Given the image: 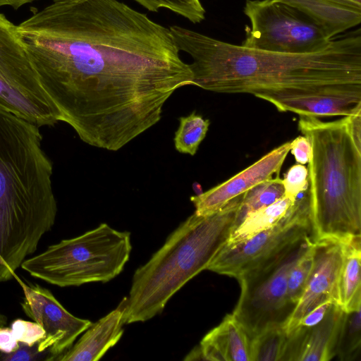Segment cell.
<instances>
[{
  "label": "cell",
  "mask_w": 361,
  "mask_h": 361,
  "mask_svg": "<svg viewBox=\"0 0 361 361\" xmlns=\"http://www.w3.org/2000/svg\"><path fill=\"white\" fill-rule=\"evenodd\" d=\"M314 244V242H313ZM313 244L292 267L288 277L287 299L296 307L301 297L313 263Z\"/></svg>",
  "instance_id": "484cf974"
},
{
  "label": "cell",
  "mask_w": 361,
  "mask_h": 361,
  "mask_svg": "<svg viewBox=\"0 0 361 361\" xmlns=\"http://www.w3.org/2000/svg\"><path fill=\"white\" fill-rule=\"evenodd\" d=\"M313 242L311 235L300 238L236 279L240 295L232 314L250 339L285 327L295 308L287 299L288 274Z\"/></svg>",
  "instance_id": "52a82bcc"
},
{
  "label": "cell",
  "mask_w": 361,
  "mask_h": 361,
  "mask_svg": "<svg viewBox=\"0 0 361 361\" xmlns=\"http://www.w3.org/2000/svg\"><path fill=\"white\" fill-rule=\"evenodd\" d=\"M132 250L130 233L103 223L77 237L62 240L21 264L32 277L59 287L108 282L117 276Z\"/></svg>",
  "instance_id": "8992f818"
},
{
  "label": "cell",
  "mask_w": 361,
  "mask_h": 361,
  "mask_svg": "<svg viewBox=\"0 0 361 361\" xmlns=\"http://www.w3.org/2000/svg\"><path fill=\"white\" fill-rule=\"evenodd\" d=\"M124 298L116 309L92 324L80 338L54 361H97L114 346L123 334L126 307Z\"/></svg>",
  "instance_id": "2e32d148"
},
{
  "label": "cell",
  "mask_w": 361,
  "mask_h": 361,
  "mask_svg": "<svg viewBox=\"0 0 361 361\" xmlns=\"http://www.w3.org/2000/svg\"><path fill=\"white\" fill-rule=\"evenodd\" d=\"M309 235H312V231L304 195L274 226L237 244L224 245L207 270L237 279L287 245Z\"/></svg>",
  "instance_id": "30bf717a"
},
{
  "label": "cell",
  "mask_w": 361,
  "mask_h": 361,
  "mask_svg": "<svg viewBox=\"0 0 361 361\" xmlns=\"http://www.w3.org/2000/svg\"><path fill=\"white\" fill-rule=\"evenodd\" d=\"M54 1H79L82 0H53Z\"/></svg>",
  "instance_id": "8d00e7d4"
},
{
  "label": "cell",
  "mask_w": 361,
  "mask_h": 361,
  "mask_svg": "<svg viewBox=\"0 0 361 361\" xmlns=\"http://www.w3.org/2000/svg\"><path fill=\"white\" fill-rule=\"evenodd\" d=\"M20 343L16 338L11 328L0 327V351L10 353L18 348Z\"/></svg>",
  "instance_id": "1f68e13d"
},
{
  "label": "cell",
  "mask_w": 361,
  "mask_h": 361,
  "mask_svg": "<svg viewBox=\"0 0 361 361\" xmlns=\"http://www.w3.org/2000/svg\"><path fill=\"white\" fill-rule=\"evenodd\" d=\"M333 302H334L326 301L318 305L304 316L297 326L311 327L317 325L325 317Z\"/></svg>",
  "instance_id": "4dcf8cb0"
},
{
  "label": "cell",
  "mask_w": 361,
  "mask_h": 361,
  "mask_svg": "<svg viewBox=\"0 0 361 361\" xmlns=\"http://www.w3.org/2000/svg\"><path fill=\"white\" fill-rule=\"evenodd\" d=\"M343 310L336 303L311 327L297 326L288 333L280 361H329L336 356Z\"/></svg>",
  "instance_id": "5bb4252c"
},
{
  "label": "cell",
  "mask_w": 361,
  "mask_h": 361,
  "mask_svg": "<svg viewBox=\"0 0 361 361\" xmlns=\"http://www.w3.org/2000/svg\"><path fill=\"white\" fill-rule=\"evenodd\" d=\"M0 109L39 127L60 121L43 88L18 25L0 13Z\"/></svg>",
  "instance_id": "ba28073f"
},
{
  "label": "cell",
  "mask_w": 361,
  "mask_h": 361,
  "mask_svg": "<svg viewBox=\"0 0 361 361\" xmlns=\"http://www.w3.org/2000/svg\"><path fill=\"white\" fill-rule=\"evenodd\" d=\"M7 318L4 314L0 313V327L4 326L6 324Z\"/></svg>",
  "instance_id": "d590c367"
},
{
  "label": "cell",
  "mask_w": 361,
  "mask_h": 361,
  "mask_svg": "<svg viewBox=\"0 0 361 361\" xmlns=\"http://www.w3.org/2000/svg\"><path fill=\"white\" fill-rule=\"evenodd\" d=\"M296 8L329 38L360 24L361 0H278Z\"/></svg>",
  "instance_id": "e0dca14e"
},
{
  "label": "cell",
  "mask_w": 361,
  "mask_h": 361,
  "mask_svg": "<svg viewBox=\"0 0 361 361\" xmlns=\"http://www.w3.org/2000/svg\"><path fill=\"white\" fill-rule=\"evenodd\" d=\"M13 333L19 343L33 346L41 341L45 334L43 328L36 322L21 319L13 321L11 325Z\"/></svg>",
  "instance_id": "83f0119b"
},
{
  "label": "cell",
  "mask_w": 361,
  "mask_h": 361,
  "mask_svg": "<svg viewBox=\"0 0 361 361\" xmlns=\"http://www.w3.org/2000/svg\"><path fill=\"white\" fill-rule=\"evenodd\" d=\"M342 257L341 241L334 239L314 241L312 267L304 291L284 327L287 333L318 305L326 301L336 303L337 283Z\"/></svg>",
  "instance_id": "7c38bea8"
},
{
  "label": "cell",
  "mask_w": 361,
  "mask_h": 361,
  "mask_svg": "<svg viewBox=\"0 0 361 361\" xmlns=\"http://www.w3.org/2000/svg\"><path fill=\"white\" fill-rule=\"evenodd\" d=\"M290 149V142H286L228 180L200 195L191 197L190 201L195 208L194 213L200 216L212 214L255 185L272 178L274 176H279Z\"/></svg>",
  "instance_id": "4fadbf2b"
},
{
  "label": "cell",
  "mask_w": 361,
  "mask_h": 361,
  "mask_svg": "<svg viewBox=\"0 0 361 361\" xmlns=\"http://www.w3.org/2000/svg\"><path fill=\"white\" fill-rule=\"evenodd\" d=\"M243 195L212 214H191L136 269L126 298L124 324L146 322L161 313L176 292L207 269L235 227Z\"/></svg>",
  "instance_id": "5b68a950"
},
{
  "label": "cell",
  "mask_w": 361,
  "mask_h": 361,
  "mask_svg": "<svg viewBox=\"0 0 361 361\" xmlns=\"http://www.w3.org/2000/svg\"><path fill=\"white\" fill-rule=\"evenodd\" d=\"M361 307L344 312L338 332L336 356L341 361H353L361 350Z\"/></svg>",
  "instance_id": "7402d4cb"
},
{
  "label": "cell",
  "mask_w": 361,
  "mask_h": 361,
  "mask_svg": "<svg viewBox=\"0 0 361 361\" xmlns=\"http://www.w3.org/2000/svg\"><path fill=\"white\" fill-rule=\"evenodd\" d=\"M281 112L300 116H348L361 111V98L350 96L319 95L283 101L275 106Z\"/></svg>",
  "instance_id": "d6986e66"
},
{
  "label": "cell",
  "mask_w": 361,
  "mask_h": 361,
  "mask_svg": "<svg viewBox=\"0 0 361 361\" xmlns=\"http://www.w3.org/2000/svg\"><path fill=\"white\" fill-rule=\"evenodd\" d=\"M350 133L357 147L361 148V111L346 116Z\"/></svg>",
  "instance_id": "d6a6232c"
},
{
  "label": "cell",
  "mask_w": 361,
  "mask_h": 361,
  "mask_svg": "<svg viewBox=\"0 0 361 361\" xmlns=\"http://www.w3.org/2000/svg\"><path fill=\"white\" fill-rule=\"evenodd\" d=\"M287 336L284 327H275L251 338L250 361H280Z\"/></svg>",
  "instance_id": "cb8c5ba5"
},
{
  "label": "cell",
  "mask_w": 361,
  "mask_h": 361,
  "mask_svg": "<svg viewBox=\"0 0 361 361\" xmlns=\"http://www.w3.org/2000/svg\"><path fill=\"white\" fill-rule=\"evenodd\" d=\"M184 360L250 361V338L231 313L209 331Z\"/></svg>",
  "instance_id": "9a60e30c"
},
{
  "label": "cell",
  "mask_w": 361,
  "mask_h": 361,
  "mask_svg": "<svg viewBox=\"0 0 361 361\" xmlns=\"http://www.w3.org/2000/svg\"><path fill=\"white\" fill-rule=\"evenodd\" d=\"M147 10L157 12L167 8L192 23H199L205 18V9L200 0H134Z\"/></svg>",
  "instance_id": "d4e9b609"
},
{
  "label": "cell",
  "mask_w": 361,
  "mask_h": 361,
  "mask_svg": "<svg viewBox=\"0 0 361 361\" xmlns=\"http://www.w3.org/2000/svg\"><path fill=\"white\" fill-rule=\"evenodd\" d=\"M298 128L311 145L305 195L313 240L361 236V148L346 116L324 122L301 116Z\"/></svg>",
  "instance_id": "277c9868"
},
{
  "label": "cell",
  "mask_w": 361,
  "mask_h": 361,
  "mask_svg": "<svg viewBox=\"0 0 361 361\" xmlns=\"http://www.w3.org/2000/svg\"><path fill=\"white\" fill-rule=\"evenodd\" d=\"M283 196L284 188L282 179L279 176L267 180L252 188L244 193L235 221V227L249 214L271 204Z\"/></svg>",
  "instance_id": "44dd1931"
},
{
  "label": "cell",
  "mask_w": 361,
  "mask_h": 361,
  "mask_svg": "<svg viewBox=\"0 0 361 361\" xmlns=\"http://www.w3.org/2000/svg\"><path fill=\"white\" fill-rule=\"evenodd\" d=\"M39 127L0 109V262L4 281L53 227L52 163Z\"/></svg>",
  "instance_id": "3957f363"
},
{
  "label": "cell",
  "mask_w": 361,
  "mask_h": 361,
  "mask_svg": "<svg viewBox=\"0 0 361 361\" xmlns=\"http://www.w3.org/2000/svg\"><path fill=\"white\" fill-rule=\"evenodd\" d=\"M192 187H193L194 191L196 193V195H200L203 192L202 188L199 183H194Z\"/></svg>",
  "instance_id": "e575fe53"
},
{
  "label": "cell",
  "mask_w": 361,
  "mask_h": 361,
  "mask_svg": "<svg viewBox=\"0 0 361 361\" xmlns=\"http://www.w3.org/2000/svg\"><path fill=\"white\" fill-rule=\"evenodd\" d=\"M179 121L180 125L174 137L175 148L180 153L193 156L204 139L210 122L195 111L187 116L180 117Z\"/></svg>",
  "instance_id": "603a6c76"
},
{
  "label": "cell",
  "mask_w": 361,
  "mask_h": 361,
  "mask_svg": "<svg viewBox=\"0 0 361 361\" xmlns=\"http://www.w3.org/2000/svg\"><path fill=\"white\" fill-rule=\"evenodd\" d=\"M295 201L283 196L271 204L249 214L233 230L225 245L237 244L274 226L286 215Z\"/></svg>",
  "instance_id": "ffe728a7"
},
{
  "label": "cell",
  "mask_w": 361,
  "mask_h": 361,
  "mask_svg": "<svg viewBox=\"0 0 361 361\" xmlns=\"http://www.w3.org/2000/svg\"><path fill=\"white\" fill-rule=\"evenodd\" d=\"M169 29L178 49L192 59V85L202 89L251 94L274 106L319 95L361 98L360 30L332 38L317 51L281 53L230 44L178 25Z\"/></svg>",
  "instance_id": "7a4b0ae2"
},
{
  "label": "cell",
  "mask_w": 361,
  "mask_h": 361,
  "mask_svg": "<svg viewBox=\"0 0 361 361\" xmlns=\"http://www.w3.org/2000/svg\"><path fill=\"white\" fill-rule=\"evenodd\" d=\"M250 22L241 45L281 53H309L326 47L331 39L307 16L278 0H247Z\"/></svg>",
  "instance_id": "9c48e42d"
},
{
  "label": "cell",
  "mask_w": 361,
  "mask_h": 361,
  "mask_svg": "<svg viewBox=\"0 0 361 361\" xmlns=\"http://www.w3.org/2000/svg\"><path fill=\"white\" fill-rule=\"evenodd\" d=\"M23 288V312L44 330V338L37 343L39 352L48 351L47 361L68 350L76 338L92 323L71 314L51 292L39 285H27L16 278Z\"/></svg>",
  "instance_id": "8fae6325"
},
{
  "label": "cell",
  "mask_w": 361,
  "mask_h": 361,
  "mask_svg": "<svg viewBox=\"0 0 361 361\" xmlns=\"http://www.w3.org/2000/svg\"><path fill=\"white\" fill-rule=\"evenodd\" d=\"M342 263L338 275L336 304L344 311L361 307V236L341 242Z\"/></svg>",
  "instance_id": "ac0fdd59"
},
{
  "label": "cell",
  "mask_w": 361,
  "mask_h": 361,
  "mask_svg": "<svg viewBox=\"0 0 361 361\" xmlns=\"http://www.w3.org/2000/svg\"><path fill=\"white\" fill-rule=\"evenodd\" d=\"M291 154L298 164H307L311 156V145L305 136H298L290 142Z\"/></svg>",
  "instance_id": "f546056e"
},
{
  "label": "cell",
  "mask_w": 361,
  "mask_h": 361,
  "mask_svg": "<svg viewBox=\"0 0 361 361\" xmlns=\"http://www.w3.org/2000/svg\"><path fill=\"white\" fill-rule=\"evenodd\" d=\"M18 30L60 121L92 147L121 149L192 85L170 29L117 0L54 1Z\"/></svg>",
  "instance_id": "6da1fadb"
},
{
  "label": "cell",
  "mask_w": 361,
  "mask_h": 361,
  "mask_svg": "<svg viewBox=\"0 0 361 361\" xmlns=\"http://www.w3.org/2000/svg\"><path fill=\"white\" fill-rule=\"evenodd\" d=\"M284 196L295 201L299 195L304 193L308 187V170L303 164L292 166L284 174L282 179Z\"/></svg>",
  "instance_id": "4316f807"
},
{
  "label": "cell",
  "mask_w": 361,
  "mask_h": 361,
  "mask_svg": "<svg viewBox=\"0 0 361 361\" xmlns=\"http://www.w3.org/2000/svg\"><path fill=\"white\" fill-rule=\"evenodd\" d=\"M49 354L48 351L39 352L37 343L30 347L20 343L19 347L15 351L5 353L0 351V360L1 361H34L47 360Z\"/></svg>",
  "instance_id": "f1b7e54d"
},
{
  "label": "cell",
  "mask_w": 361,
  "mask_h": 361,
  "mask_svg": "<svg viewBox=\"0 0 361 361\" xmlns=\"http://www.w3.org/2000/svg\"><path fill=\"white\" fill-rule=\"evenodd\" d=\"M35 1L37 0H0V7L3 6H10L14 9H18L23 5Z\"/></svg>",
  "instance_id": "836d02e7"
}]
</instances>
